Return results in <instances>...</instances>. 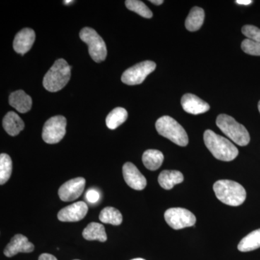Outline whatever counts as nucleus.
Segmentation results:
<instances>
[{"label":"nucleus","instance_id":"nucleus-1","mask_svg":"<svg viewBox=\"0 0 260 260\" xmlns=\"http://www.w3.org/2000/svg\"><path fill=\"white\" fill-rule=\"evenodd\" d=\"M204 142L210 153L218 160L232 161L239 155V150L232 142L212 130L205 132Z\"/></svg>","mask_w":260,"mask_h":260},{"label":"nucleus","instance_id":"nucleus-2","mask_svg":"<svg viewBox=\"0 0 260 260\" xmlns=\"http://www.w3.org/2000/svg\"><path fill=\"white\" fill-rule=\"evenodd\" d=\"M215 196L220 202L229 206H239L244 203L246 192L244 186L232 180H219L214 184Z\"/></svg>","mask_w":260,"mask_h":260},{"label":"nucleus","instance_id":"nucleus-3","mask_svg":"<svg viewBox=\"0 0 260 260\" xmlns=\"http://www.w3.org/2000/svg\"><path fill=\"white\" fill-rule=\"evenodd\" d=\"M71 77V67L64 59H57L47 72L43 85L49 92H57L68 84Z\"/></svg>","mask_w":260,"mask_h":260},{"label":"nucleus","instance_id":"nucleus-4","mask_svg":"<svg viewBox=\"0 0 260 260\" xmlns=\"http://www.w3.org/2000/svg\"><path fill=\"white\" fill-rule=\"evenodd\" d=\"M216 124L222 133L236 144L240 146H246L249 144L250 136L247 129L245 126L237 122L232 116L227 114H220L217 117Z\"/></svg>","mask_w":260,"mask_h":260},{"label":"nucleus","instance_id":"nucleus-5","mask_svg":"<svg viewBox=\"0 0 260 260\" xmlns=\"http://www.w3.org/2000/svg\"><path fill=\"white\" fill-rule=\"evenodd\" d=\"M155 128L161 136L179 146H186L189 143L185 130L171 116H164L159 118L155 123Z\"/></svg>","mask_w":260,"mask_h":260},{"label":"nucleus","instance_id":"nucleus-6","mask_svg":"<svg viewBox=\"0 0 260 260\" xmlns=\"http://www.w3.org/2000/svg\"><path fill=\"white\" fill-rule=\"evenodd\" d=\"M80 37L88 46L89 54L95 62H102L107 56V49L104 39L94 29L84 28L80 32Z\"/></svg>","mask_w":260,"mask_h":260},{"label":"nucleus","instance_id":"nucleus-7","mask_svg":"<svg viewBox=\"0 0 260 260\" xmlns=\"http://www.w3.org/2000/svg\"><path fill=\"white\" fill-rule=\"evenodd\" d=\"M67 120L64 116H55L46 121L43 127L42 138L48 144H56L66 134Z\"/></svg>","mask_w":260,"mask_h":260},{"label":"nucleus","instance_id":"nucleus-8","mask_svg":"<svg viewBox=\"0 0 260 260\" xmlns=\"http://www.w3.org/2000/svg\"><path fill=\"white\" fill-rule=\"evenodd\" d=\"M164 218L168 225L174 230L193 226L196 223V217L194 214L185 208H170L165 212Z\"/></svg>","mask_w":260,"mask_h":260},{"label":"nucleus","instance_id":"nucleus-9","mask_svg":"<svg viewBox=\"0 0 260 260\" xmlns=\"http://www.w3.org/2000/svg\"><path fill=\"white\" fill-rule=\"evenodd\" d=\"M155 68L156 64L153 61H142L124 71L121 76V81L126 85H139L144 81L148 75L153 73Z\"/></svg>","mask_w":260,"mask_h":260},{"label":"nucleus","instance_id":"nucleus-10","mask_svg":"<svg viewBox=\"0 0 260 260\" xmlns=\"http://www.w3.org/2000/svg\"><path fill=\"white\" fill-rule=\"evenodd\" d=\"M85 186V179L77 177L70 179L60 186L59 189V198L64 202H71L78 199L83 194Z\"/></svg>","mask_w":260,"mask_h":260},{"label":"nucleus","instance_id":"nucleus-11","mask_svg":"<svg viewBox=\"0 0 260 260\" xmlns=\"http://www.w3.org/2000/svg\"><path fill=\"white\" fill-rule=\"evenodd\" d=\"M123 177L127 185L135 190H143L147 185L144 176L133 162H127L123 166Z\"/></svg>","mask_w":260,"mask_h":260},{"label":"nucleus","instance_id":"nucleus-12","mask_svg":"<svg viewBox=\"0 0 260 260\" xmlns=\"http://www.w3.org/2000/svg\"><path fill=\"white\" fill-rule=\"evenodd\" d=\"M88 211V207L83 201L77 202L65 207L58 213L57 217L60 221L77 222L85 218Z\"/></svg>","mask_w":260,"mask_h":260},{"label":"nucleus","instance_id":"nucleus-13","mask_svg":"<svg viewBox=\"0 0 260 260\" xmlns=\"http://www.w3.org/2000/svg\"><path fill=\"white\" fill-rule=\"evenodd\" d=\"M34 250V245L28 241V238L22 234H17L13 237L4 250L8 257L16 255L18 253H30Z\"/></svg>","mask_w":260,"mask_h":260},{"label":"nucleus","instance_id":"nucleus-14","mask_svg":"<svg viewBox=\"0 0 260 260\" xmlns=\"http://www.w3.org/2000/svg\"><path fill=\"white\" fill-rule=\"evenodd\" d=\"M183 109L189 114H200L209 111L210 105L194 94L186 93L181 98Z\"/></svg>","mask_w":260,"mask_h":260},{"label":"nucleus","instance_id":"nucleus-15","mask_svg":"<svg viewBox=\"0 0 260 260\" xmlns=\"http://www.w3.org/2000/svg\"><path fill=\"white\" fill-rule=\"evenodd\" d=\"M36 34L30 28H23L15 36L13 42V48L18 54H25L28 52L35 42Z\"/></svg>","mask_w":260,"mask_h":260},{"label":"nucleus","instance_id":"nucleus-16","mask_svg":"<svg viewBox=\"0 0 260 260\" xmlns=\"http://www.w3.org/2000/svg\"><path fill=\"white\" fill-rule=\"evenodd\" d=\"M9 103L11 107L23 114L30 110L32 104L31 98L23 90H17L10 94Z\"/></svg>","mask_w":260,"mask_h":260},{"label":"nucleus","instance_id":"nucleus-17","mask_svg":"<svg viewBox=\"0 0 260 260\" xmlns=\"http://www.w3.org/2000/svg\"><path fill=\"white\" fill-rule=\"evenodd\" d=\"M3 124L5 131L10 136H16L25 127V124L21 118L13 112H8L5 116Z\"/></svg>","mask_w":260,"mask_h":260},{"label":"nucleus","instance_id":"nucleus-18","mask_svg":"<svg viewBox=\"0 0 260 260\" xmlns=\"http://www.w3.org/2000/svg\"><path fill=\"white\" fill-rule=\"evenodd\" d=\"M184 181V176L179 171H162L158 177V183L162 189H172L174 186Z\"/></svg>","mask_w":260,"mask_h":260},{"label":"nucleus","instance_id":"nucleus-19","mask_svg":"<svg viewBox=\"0 0 260 260\" xmlns=\"http://www.w3.org/2000/svg\"><path fill=\"white\" fill-rule=\"evenodd\" d=\"M83 237L88 241L97 240L101 242H105L107 240L105 228L102 224L95 223V222L89 223L84 229Z\"/></svg>","mask_w":260,"mask_h":260},{"label":"nucleus","instance_id":"nucleus-20","mask_svg":"<svg viewBox=\"0 0 260 260\" xmlns=\"http://www.w3.org/2000/svg\"><path fill=\"white\" fill-rule=\"evenodd\" d=\"M164 160V154L158 150L150 149L143 155V164L150 171L158 170L161 167Z\"/></svg>","mask_w":260,"mask_h":260},{"label":"nucleus","instance_id":"nucleus-21","mask_svg":"<svg viewBox=\"0 0 260 260\" xmlns=\"http://www.w3.org/2000/svg\"><path fill=\"white\" fill-rule=\"evenodd\" d=\"M205 12L202 8L194 7L186 19L185 26L189 31H197L204 23Z\"/></svg>","mask_w":260,"mask_h":260},{"label":"nucleus","instance_id":"nucleus-22","mask_svg":"<svg viewBox=\"0 0 260 260\" xmlns=\"http://www.w3.org/2000/svg\"><path fill=\"white\" fill-rule=\"evenodd\" d=\"M260 248V229L243 238L238 245V249L242 252L255 250Z\"/></svg>","mask_w":260,"mask_h":260},{"label":"nucleus","instance_id":"nucleus-23","mask_svg":"<svg viewBox=\"0 0 260 260\" xmlns=\"http://www.w3.org/2000/svg\"><path fill=\"white\" fill-rule=\"evenodd\" d=\"M128 114L125 109L117 107L109 113L106 119L107 127L110 129H115L122 124L127 119Z\"/></svg>","mask_w":260,"mask_h":260},{"label":"nucleus","instance_id":"nucleus-24","mask_svg":"<svg viewBox=\"0 0 260 260\" xmlns=\"http://www.w3.org/2000/svg\"><path fill=\"white\" fill-rule=\"evenodd\" d=\"M99 220L103 223L119 225L122 222L123 217L119 210L113 208V207H107L101 212L100 215H99Z\"/></svg>","mask_w":260,"mask_h":260},{"label":"nucleus","instance_id":"nucleus-25","mask_svg":"<svg viewBox=\"0 0 260 260\" xmlns=\"http://www.w3.org/2000/svg\"><path fill=\"white\" fill-rule=\"evenodd\" d=\"M13 172V162L6 153L0 155V184L3 185L9 180Z\"/></svg>","mask_w":260,"mask_h":260},{"label":"nucleus","instance_id":"nucleus-26","mask_svg":"<svg viewBox=\"0 0 260 260\" xmlns=\"http://www.w3.org/2000/svg\"><path fill=\"white\" fill-rule=\"evenodd\" d=\"M125 5L128 10L138 13L143 18H151L153 17V13L143 2L139 0H126Z\"/></svg>","mask_w":260,"mask_h":260},{"label":"nucleus","instance_id":"nucleus-27","mask_svg":"<svg viewBox=\"0 0 260 260\" xmlns=\"http://www.w3.org/2000/svg\"><path fill=\"white\" fill-rule=\"evenodd\" d=\"M242 49L249 55L260 56V43L246 39L242 43Z\"/></svg>","mask_w":260,"mask_h":260},{"label":"nucleus","instance_id":"nucleus-28","mask_svg":"<svg viewBox=\"0 0 260 260\" xmlns=\"http://www.w3.org/2000/svg\"><path fill=\"white\" fill-rule=\"evenodd\" d=\"M242 34L248 39L260 43V29L254 25H244L242 29Z\"/></svg>","mask_w":260,"mask_h":260},{"label":"nucleus","instance_id":"nucleus-29","mask_svg":"<svg viewBox=\"0 0 260 260\" xmlns=\"http://www.w3.org/2000/svg\"><path fill=\"white\" fill-rule=\"evenodd\" d=\"M86 199L89 203H95L100 199V194L95 189H89L86 193Z\"/></svg>","mask_w":260,"mask_h":260},{"label":"nucleus","instance_id":"nucleus-30","mask_svg":"<svg viewBox=\"0 0 260 260\" xmlns=\"http://www.w3.org/2000/svg\"><path fill=\"white\" fill-rule=\"evenodd\" d=\"M39 260H57V259H56L55 256H53L52 254L44 253V254H41Z\"/></svg>","mask_w":260,"mask_h":260},{"label":"nucleus","instance_id":"nucleus-31","mask_svg":"<svg viewBox=\"0 0 260 260\" xmlns=\"http://www.w3.org/2000/svg\"><path fill=\"white\" fill-rule=\"evenodd\" d=\"M236 3L242 5H249L252 3V1L251 0H237Z\"/></svg>","mask_w":260,"mask_h":260},{"label":"nucleus","instance_id":"nucleus-32","mask_svg":"<svg viewBox=\"0 0 260 260\" xmlns=\"http://www.w3.org/2000/svg\"><path fill=\"white\" fill-rule=\"evenodd\" d=\"M150 3L155 5H160L164 3L162 0H150Z\"/></svg>","mask_w":260,"mask_h":260},{"label":"nucleus","instance_id":"nucleus-33","mask_svg":"<svg viewBox=\"0 0 260 260\" xmlns=\"http://www.w3.org/2000/svg\"><path fill=\"white\" fill-rule=\"evenodd\" d=\"M63 3H64V5H70V4H71V3H74V1H72V0H69V1H64L63 2Z\"/></svg>","mask_w":260,"mask_h":260},{"label":"nucleus","instance_id":"nucleus-34","mask_svg":"<svg viewBox=\"0 0 260 260\" xmlns=\"http://www.w3.org/2000/svg\"><path fill=\"white\" fill-rule=\"evenodd\" d=\"M132 260H145V259H143V258H135V259H133Z\"/></svg>","mask_w":260,"mask_h":260},{"label":"nucleus","instance_id":"nucleus-35","mask_svg":"<svg viewBox=\"0 0 260 260\" xmlns=\"http://www.w3.org/2000/svg\"><path fill=\"white\" fill-rule=\"evenodd\" d=\"M258 109H259V113H260V101H259V104H258Z\"/></svg>","mask_w":260,"mask_h":260},{"label":"nucleus","instance_id":"nucleus-36","mask_svg":"<svg viewBox=\"0 0 260 260\" xmlns=\"http://www.w3.org/2000/svg\"><path fill=\"white\" fill-rule=\"evenodd\" d=\"M75 260H79V259H75Z\"/></svg>","mask_w":260,"mask_h":260}]
</instances>
